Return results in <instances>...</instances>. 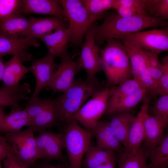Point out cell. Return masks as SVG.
<instances>
[{"label":"cell","instance_id":"obj_1","mask_svg":"<svg viewBox=\"0 0 168 168\" xmlns=\"http://www.w3.org/2000/svg\"><path fill=\"white\" fill-rule=\"evenodd\" d=\"M166 20L145 16L128 17L119 16L116 12L107 14L104 21L97 25L95 41L100 47L110 39L122 40L127 35L138 32L148 28L167 27Z\"/></svg>","mask_w":168,"mask_h":168},{"label":"cell","instance_id":"obj_2","mask_svg":"<svg viewBox=\"0 0 168 168\" xmlns=\"http://www.w3.org/2000/svg\"><path fill=\"white\" fill-rule=\"evenodd\" d=\"M106 42L100 49L101 65L106 78V85L112 87L132 78V69L122 42L115 39Z\"/></svg>","mask_w":168,"mask_h":168},{"label":"cell","instance_id":"obj_3","mask_svg":"<svg viewBox=\"0 0 168 168\" xmlns=\"http://www.w3.org/2000/svg\"><path fill=\"white\" fill-rule=\"evenodd\" d=\"M107 87L95 77L85 79L75 78L63 94L57 97L60 121L65 123L72 120L75 115L89 97Z\"/></svg>","mask_w":168,"mask_h":168},{"label":"cell","instance_id":"obj_4","mask_svg":"<svg viewBox=\"0 0 168 168\" xmlns=\"http://www.w3.org/2000/svg\"><path fill=\"white\" fill-rule=\"evenodd\" d=\"M63 128L60 132L63 135L69 168H82L83 157L93 137L92 131L82 127L74 120L64 123Z\"/></svg>","mask_w":168,"mask_h":168},{"label":"cell","instance_id":"obj_5","mask_svg":"<svg viewBox=\"0 0 168 168\" xmlns=\"http://www.w3.org/2000/svg\"><path fill=\"white\" fill-rule=\"evenodd\" d=\"M30 121V127L39 132L59 125L60 115L57 97L34 100L29 99L25 106Z\"/></svg>","mask_w":168,"mask_h":168},{"label":"cell","instance_id":"obj_6","mask_svg":"<svg viewBox=\"0 0 168 168\" xmlns=\"http://www.w3.org/2000/svg\"><path fill=\"white\" fill-rule=\"evenodd\" d=\"M59 2L69 21L68 27L71 36L70 44L73 48L81 46L87 30L94 22L81 0H61Z\"/></svg>","mask_w":168,"mask_h":168},{"label":"cell","instance_id":"obj_7","mask_svg":"<svg viewBox=\"0 0 168 168\" xmlns=\"http://www.w3.org/2000/svg\"><path fill=\"white\" fill-rule=\"evenodd\" d=\"M34 130L30 126L23 131L5 134L4 137L21 161L28 168L38 159Z\"/></svg>","mask_w":168,"mask_h":168},{"label":"cell","instance_id":"obj_8","mask_svg":"<svg viewBox=\"0 0 168 168\" xmlns=\"http://www.w3.org/2000/svg\"><path fill=\"white\" fill-rule=\"evenodd\" d=\"M110 91L111 88L108 86L96 94L81 107L72 120L91 131L105 113Z\"/></svg>","mask_w":168,"mask_h":168},{"label":"cell","instance_id":"obj_9","mask_svg":"<svg viewBox=\"0 0 168 168\" xmlns=\"http://www.w3.org/2000/svg\"><path fill=\"white\" fill-rule=\"evenodd\" d=\"M98 25L96 21L88 28L85 35L84 42L81 45L79 57L77 61L82 69L87 74V78H93L102 70L100 49L95 41L96 32Z\"/></svg>","mask_w":168,"mask_h":168},{"label":"cell","instance_id":"obj_10","mask_svg":"<svg viewBox=\"0 0 168 168\" xmlns=\"http://www.w3.org/2000/svg\"><path fill=\"white\" fill-rule=\"evenodd\" d=\"M60 62L44 88L52 90L53 94L64 92L71 86L77 74L82 69L67 51L60 57Z\"/></svg>","mask_w":168,"mask_h":168},{"label":"cell","instance_id":"obj_11","mask_svg":"<svg viewBox=\"0 0 168 168\" xmlns=\"http://www.w3.org/2000/svg\"><path fill=\"white\" fill-rule=\"evenodd\" d=\"M124 39L131 42L145 51L158 54L168 50V31L167 29H153L142 31L128 35Z\"/></svg>","mask_w":168,"mask_h":168},{"label":"cell","instance_id":"obj_12","mask_svg":"<svg viewBox=\"0 0 168 168\" xmlns=\"http://www.w3.org/2000/svg\"><path fill=\"white\" fill-rule=\"evenodd\" d=\"M38 159L61 160L63 157V136L60 132L55 133L43 130L39 132L36 137Z\"/></svg>","mask_w":168,"mask_h":168},{"label":"cell","instance_id":"obj_13","mask_svg":"<svg viewBox=\"0 0 168 168\" xmlns=\"http://www.w3.org/2000/svg\"><path fill=\"white\" fill-rule=\"evenodd\" d=\"M40 45L37 39L24 37H9L0 34V56H17L23 63L33 60L32 54L26 50L31 46Z\"/></svg>","mask_w":168,"mask_h":168},{"label":"cell","instance_id":"obj_14","mask_svg":"<svg viewBox=\"0 0 168 168\" xmlns=\"http://www.w3.org/2000/svg\"><path fill=\"white\" fill-rule=\"evenodd\" d=\"M54 59V58L47 54L42 58L33 60L28 68L29 72L34 75L36 82L34 90L29 99L39 97L40 92L48 83L58 65Z\"/></svg>","mask_w":168,"mask_h":168},{"label":"cell","instance_id":"obj_15","mask_svg":"<svg viewBox=\"0 0 168 168\" xmlns=\"http://www.w3.org/2000/svg\"><path fill=\"white\" fill-rule=\"evenodd\" d=\"M130 129L123 152L129 154L137 152L144 138V122L149 108V98H146Z\"/></svg>","mask_w":168,"mask_h":168},{"label":"cell","instance_id":"obj_16","mask_svg":"<svg viewBox=\"0 0 168 168\" xmlns=\"http://www.w3.org/2000/svg\"><path fill=\"white\" fill-rule=\"evenodd\" d=\"M59 0H21L19 14L48 15L67 19Z\"/></svg>","mask_w":168,"mask_h":168},{"label":"cell","instance_id":"obj_17","mask_svg":"<svg viewBox=\"0 0 168 168\" xmlns=\"http://www.w3.org/2000/svg\"><path fill=\"white\" fill-rule=\"evenodd\" d=\"M28 27L23 37L39 39L58 28L67 26V20L55 16L37 18L30 16Z\"/></svg>","mask_w":168,"mask_h":168},{"label":"cell","instance_id":"obj_18","mask_svg":"<svg viewBox=\"0 0 168 168\" xmlns=\"http://www.w3.org/2000/svg\"><path fill=\"white\" fill-rule=\"evenodd\" d=\"M39 39L45 44L48 50L47 54L55 58L57 57H60L67 51L71 36L68 27L63 26Z\"/></svg>","mask_w":168,"mask_h":168},{"label":"cell","instance_id":"obj_19","mask_svg":"<svg viewBox=\"0 0 168 168\" xmlns=\"http://www.w3.org/2000/svg\"><path fill=\"white\" fill-rule=\"evenodd\" d=\"M96 140V146L102 149L120 152L122 144L112 129L109 121H99L91 130Z\"/></svg>","mask_w":168,"mask_h":168},{"label":"cell","instance_id":"obj_20","mask_svg":"<svg viewBox=\"0 0 168 168\" xmlns=\"http://www.w3.org/2000/svg\"><path fill=\"white\" fill-rule=\"evenodd\" d=\"M168 122L162 120L148 113L144 122V147L148 149L158 145L161 140L164 131Z\"/></svg>","mask_w":168,"mask_h":168},{"label":"cell","instance_id":"obj_21","mask_svg":"<svg viewBox=\"0 0 168 168\" xmlns=\"http://www.w3.org/2000/svg\"><path fill=\"white\" fill-rule=\"evenodd\" d=\"M30 85L26 83L14 87H0V107H11L15 109H21L20 102L28 100L27 95L30 93Z\"/></svg>","mask_w":168,"mask_h":168},{"label":"cell","instance_id":"obj_22","mask_svg":"<svg viewBox=\"0 0 168 168\" xmlns=\"http://www.w3.org/2000/svg\"><path fill=\"white\" fill-rule=\"evenodd\" d=\"M28 72V68L23 65L20 58L13 56L4 63L2 86L9 88L19 86L21 80L25 78Z\"/></svg>","mask_w":168,"mask_h":168},{"label":"cell","instance_id":"obj_23","mask_svg":"<svg viewBox=\"0 0 168 168\" xmlns=\"http://www.w3.org/2000/svg\"><path fill=\"white\" fill-rule=\"evenodd\" d=\"M110 125L117 138L124 147L128 133L135 118L130 113L117 112L109 115Z\"/></svg>","mask_w":168,"mask_h":168},{"label":"cell","instance_id":"obj_24","mask_svg":"<svg viewBox=\"0 0 168 168\" xmlns=\"http://www.w3.org/2000/svg\"><path fill=\"white\" fill-rule=\"evenodd\" d=\"M121 41L130 62L133 78L138 80L147 66L145 51L127 40L124 39Z\"/></svg>","mask_w":168,"mask_h":168},{"label":"cell","instance_id":"obj_25","mask_svg":"<svg viewBox=\"0 0 168 168\" xmlns=\"http://www.w3.org/2000/svg\"><path fill=\"white\" fill-rule=\"evenodd\" d=\"M30 124V119L25 109L11 108L10 112L5 116L0 126V133L17 132L25 126H29Z\"/></svg>","mask_w":168,"mask_h":168},{"label":"cell","instance_id":"obj_26","mask_svg":"<svg viewBox=\"0 0 168 168\" xmlns=\"http://www.w3.org/2000/svg\"><path fill=\"white\" fill-rule=\"evenodd\" d=\"M84 155L82 165L84 168H95L109 161L116 160L114 152L102 149L91 143Z\"/></svg>","mask_w":168,"mask_h":168},{"label":"cell","instance_id":"obj_27","mask_svg":"<svg viewBox=\"0 0 168 168\" xmlns=\"http://www.w3.org/2000/svg\"><path fill=\"white\" fill-rule=\"evenodd\" d=\"M148 168H167L168 166V134L166 133L155 147L148 149Z\"/></svg>","mask_w":168,"mask_h":168},{"label":"cell","instance_id":"obj_28","mask_svg":"<svg viewBox=\"0 0 168 168\" xmlns=\"http://www.w3.org/2000/svg\"><path fill=\"white\" fill-rule=\"evenodd\" d=\"M147 156V149L143 146L134 154L119 152L116 157L118 168H148Z\"/></svg>","mask_w":168,"mask_h":168},{"label":"cell","instance_id":"obj_29","mask_svg":"<svg viewBox=\"0 0 168 168\" xmlns=\"http://www.w3.org/2000/svg\"><path fill=\"white\" fill-rule=\"evenodd\" d=\"M29 24V18L16 16L0 22V34L9 37H23Z\"/></svg>","mask_w":168,"mask_h":168},{"label":"cell","instance_id":"obj_30","mask_svg":"<svg viewBox=\"0 0 168 168\" xmlns=\"http://www.w3.org/2000/svg\"><path fill=\"white\" fill-rule=\"evenodd\" d=\"M147 94L141 88L127 95L116 104L107 108L105 113L110 115L117 112L130 113L143 99Z\"/></svg>","mask_w":168,"mask_h":168},{"label":"cell","instance_id":"obj_31","mask_svg":"<svg viewBox=\"0 0 168 168\" xmlns=\"http://www.w3.org/2000/svg\"><path fill=\"white\" fill-rule=\"evenodd\" d=\"M143 87L139 80L133 78L111 87L107 108L112 106L125 96Z\"/></svg>","mask_w":168,"mask_h":168},{"label":"cell","instance_id":"obj_32","mask_svg":"<svg viewBox=\"0 0 168 168\" xmlns=\"http://www.w3.org/2000/svg\"><path fill=\"white\" fill-rule=\"evenodd\" d=\"M91 20L93 22L102 18L105 12L114 9L116 0H81Z\"/></svg>","mask_w":168,"mask_h":168},{"label":"cell","instance_id":"obj_33","mask_svg":"<svg viewBox=\"0 0 168 168\" xmlns=\"http://www.w3.org/2000/svg\"><path fill=\"white\" fill-rule=\"evenodd\" d=\"M21 0H0V22L20 15Z\"/></svg>","mask_w":168,"mask_h":168},{"label":"cell","instance_id":"obj_34","mask_svg":"<svg viewBox=\"0 0 168 168\" xmlns=\"http://www.w3.org/2000/svg\"><path fill=\"white\" fill-rule=\"evenodd\" d=\"M151 112L150 114L168 123V94L161 96L152 106Z\"/></svg>","mask_w":168,"mask_h":168},{"label":"cell","instance_id":"obj_35","mask_svg":"<svg viewBox=\"0 0 168 168\" xmlns=\"http://www.w3.org/2000/svg\"><path fill=\"white\" fill-rule=\"evenodd\" d=\"M138 80L147 93L152 96L158 95V83L151 76L146 68L140 75Z\"/></svg>","mask_w":168,"mask_h":168},{"label":"cell","instance_id":"obj_36","mask_svg":"<svg viewBox=\"0 0 168 168\" xmlns=\"http://www.w3.org/2000/svg\"><path fill=\"white\" fill-rule=\"evenodd\" d=\"M7 155L2 161L4 168H28L20 160L16 153L7 142Z\"/></svg>","mask_w":168,"mask_h":168},{"label":"cell","instance_id":"obj_37","mask_svg":"<svg viewBox=\"0 0 168 168\" xmlns=\"http://www.w3.org/2000/svg\"><path fill=\"white\" fill-rule=\"evenodd\" d=\"M163 66V72L159 80L158 95L160 96L168 94V58L164 57L161 63Z\"/></svg>","mask_w":168,"mask_h":168},{"label":"cell","instance_id":"obj_38","mask_svg":"<svg viewBox=\"0 0 168 168\" xmlns=\"http://www.w3.org/2000/svg\"><path fill=\"white\" fill-rule=\"evenodd\" d=\"M153 17L165 20L168 18V0H155Z\"/></svg>","mask_w":168,"mask_h":168},{"label":"cell","instance_id":"obj_39","mask_svg":"<svg viewBox=\"0 0 168 168\" xmlns=\"http://www.w3.org/2000/svg\"><path fill=\"white\" fill-rule=\"evenodd\" d=\"M7 142L4 137L0 135V162L3 161L7 155Z\"/></svg>","mask_w":168,"mask_h":168},{"label":"cell","instance_id":"obj_40","mask_svg":"<svg viewBox=\"0 0 168 168\" xmlns=\"http://www.w3.org/2000/svg\"><path fill=\"white\" fill-rule=\"evenodd\" d=\"M35 168H69V165L58 163L51 164L47 162H40L37 164Z\"/></svg>","mask_w":168,"mask_h":168},{"label":"cell","instance_id":"obj_41","mask_svg":"<svg viewBox=\"0 0 168 168\" xmlns=\"http://www.w3.org/2000/svg\"><path fill=\"white\" fill-rule=\"evenodd\" d=\"M116 160H113L97 166L95 168H116Z\"/></svg>","mask_w":168,"mask_h":168},{"label":"cell","instance_id":"obj_42","mask_svg":"<svg viewBox=\"0 0 168 168\" xmlns=\"http://www.w3.org/2000/svg\"><path fill=\"white\" fill-rule=\"evenodd\" d=\"M2 57L0 56V81H2L4 67V63L2 59Z\"/></svg>","mask_w":168,"mask_h":168},{"label":"cell","instance_id":"obj_43","mask_svg":"<svg viewBox=\"0 0 168 168\" xmlns=\"http://www.w3.org/2000/svg\"><path fill=\"white\" fill-rule=\"evenodd\" d=\"M5 114L4 108L0 107V126L2 122Z\"/></svg>","mask_w":168,"mask_h":168},{"label":"cell","instance_id":"obj_44","mask_svg":"<svg viewBox=\"0 0 168 168\" xmlns=\"http://www.w3.org/2000/svg\"><path fill=\"white\" fill-rule=\"evenodd\" d=\"M0 168H2V167L1 166V164H0Z\"/></svg>","mask_w":168,"mask_h":168}]
</instances>
